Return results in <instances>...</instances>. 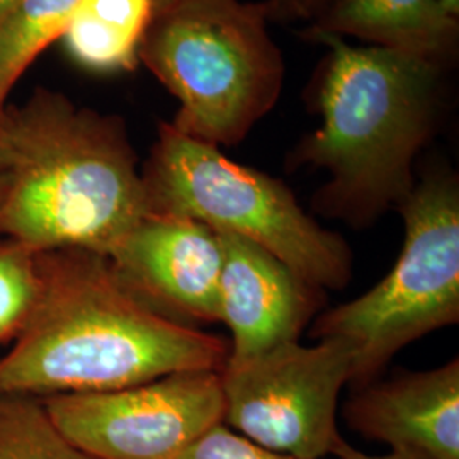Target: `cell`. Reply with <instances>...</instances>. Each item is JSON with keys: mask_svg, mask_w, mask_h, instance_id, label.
<instances>
[{"mask_svg": "<svg viewBox=\"0 0 459 459\" xmlns=\"http://www.w3.org/2000/svg\"><path fill=\"white\" fill-rule=\"evenodd\" d=\"M333 0H267L269 17L301 19L318 17Z\"/></svg>", "mask_w": 459, "mask_h": 459, "instance_id": "cell-18", "label": "cell"}, {"mask_svg": "<svg viewBox=\"0 0 459 459\" xmlns=\"http://www.w3.org/2000/svg\"><path fill=\"white\" fill-rule=\"evenodd\" d=\"M308 38L327 48L316 87L322 126L296 145L290 164L330 174L313 210L366 227L415 186L413 160L439 115L441 65L313 28Z\"/></svg>", "mask_w": 459, "mask_h": 459, "instance_id": "cell-3", "label": "cell"}, {"mask_svg": "<svg viewBox=\"0 0 459 459\" xmlns=\"http://www.w3.org/2000/svg\"><path fill=\"white\" fill-rule=\"evenodd\" d=\"M0 197H2V184H0Z\"/></svg>", "mask_w": 459, "mask_h": 459, "instance_id": "cell-23", "label": "cell"}, {"mask_svg": "<svg viewBox=\"0 0 459 459\" xmlns=\"http://www.w3.org/2000/svg\"><path fill=\"white\" fill-rule=\"evenodd\" d=\"M396 210L405 240L394 269L368 293L320 315L313 339L352 351L354 388L381 373L405 345L459 320V186L436 170L415 182Z\"/></svg>", "mask_w": 459, "mask_h": 459, "instance_id": "cell-6", "label": "cell"}, {"mask_svg": "<svg viewBox=\"0 0 459 459\" xmlns=\"http://www.w3.org/2000/svg\"><path fill=\"white\" fill-rule=\"evenodd\" d=\"M333 455L339 459H432L424 453H419L413 449H392L385 456H368L361 451L354 449L352 446H349L345 441L339 446V449Z\"/></svg>", "mask_w": 459, "mask_h": 459, "instance_id": "cell-19", "label": "cell"}, {"mask_svg": "<svg viewBox=\"0 0 459 459\" xmlns=\"http://www.w3.org/2000/svg\"><path fill=\"white\" fill-rule=\"evenodd\" d=\"M79 0H19L0 22V113L34 58L62 39Z\"/></svg>", "mask_w": 459, "mask_h": 459, "instance_id": "cell-14", "label": "cell"}, {"mask_svg": "<svg viewBox=\"0 0 459 459\" xmlns=\"http://www.w3.org/2000/svg\"><path fill=\"white\" fill-rule=\"evenodd\" d=\"M267 17L265 2L181 0L152 19L138 58L179 100L176 130L230 147L276 106L284 60Z\"/></svg>", "mask_w": 459, "mask_h": 459, "instance_id": "cell-4", "label": "cell"}, {"mask_svg": "<svg viewBox=\"0 0 459 459\" xmlns=\"http://www.w3.org/2000/svg\"><path fill=\"white\" fill-rule=\"evenodd\" d=\"M216 233L223 254L218 310L231 333L227 361L298 342L322 307L324 293L263 247L233 233Z\"/></svg>", "mask_w": 459, "mask_h": 459, "instance_id": "cell-10", "label": "cell"}, {"mask_svg": "<svg viewBox=\"0 0 459 459\" xmlns=\"http://www.w3.org/2000/svg\"><path fill=\"white\" fill-rule=\"evenodd\" d=\"M443 4L444 9L453 14L455 17H458L459 14V0H439Z\"/></svg>", "mask_w": 459, "mask_h": 459, "instance_id": "cell-21", "label": "cell"}, {"mask_svg": "<svg viewBox=\"0 0 459 459\" xmlns=\"http://www.w3.org/2000/svg\"><path fill=\"white\" fill-rule=\"evenodd\" d=\"M313 30L354 36L441 65L458 45V17L439 0H333Z\"/></svg>", "mask_w": 459, "mask_h": 459, "instance_id": "cell-12", "label": "cell"}, {"mask_svg": "<svg viewBox=\"0 0 459 459\" xmlns=\"http://www.w3.org/2000/svg\"><path fill=\"white\" fill-rule=\"evenodd\" d=\"M345 419L366 439L459 459V359L430 371L400 373L356 388Z\"/></svg>", "mask_w": 459, "mask_h": 459, "instance_id": "cell-11", "label": "cell"}, {"mask_svg": "<svg viewBox=\"0 0 459 459\" xmlns=\"http://www.w3.org/2000/svg\"><path fill=\"white\" fill-rule=\"evenodd\" d=\"M19 0H0V22L2 19L11 13V9L16 5Z\"/></svg>", "mask_w": 459, "mask_h": 459, "instance_id": "cell-22", "label": "cell"}, {"mask_svg": "<svg viewBox=\"0 0 459 459\" xmlns=\"http://www.w3.org/2000/svg\"><path fill=\"white\" fill-rule=\"evenodd\" d=\"M176 459H298L265 449L225 424H218L203 434L196 443L184 449Z\"/></svg>", "mask_w": 459, "mask_h": 459, "instance_id": "cell-17", "label": "cell"}, {"mask_svg": "<svg viewBox=\"0 0 459 459\" xmlns=\"http://www.w3.org/2000/svg\"><path fill=\"white\" fill-rule=\"evenodd\" d=\"M39 293L38 254L7 242L0 246V342L16 337Z\"/></svg>", "mask_w": 459, "mask_h": 459, "instance_id": "cell-16", "label": "cell"}, {"mask_svg": "<svg viewBox=\"0 0 459 459\" xmlns=\"http://www.w3.org/2000/svg\"><path fill=\"white\" fill-rule=\"evenodd\" d=\"M152 2V9H153V17L164 14L165 11H169L170 7H174L176 4H179L181 0H150Z\"/></svg>", "mask_w": 459, "mask_h": 459, "instance_id": "cell-20", "label": "cell"}, {"mask_svg": "<svg viewBox=\"0 0 459 459\" xmlns=\"http://www.w3.org/2000/svg\"><path fill=\"white\" fill-rule=\"evenodd\" d=\"M150 214L196 220L263 247L310 286L344 290L352 254L303 212L282 182L162 123L142 170Z\"/></svg>", "mask_w": 459, "mask_h": 459, "instance_id": "cell-5", "label": "cell"}, {"mask_svg": "<svg viewBox=\"0 0 459 459\" xmlns=\"http://www.w3.org/2000/svg\"><path fill=\"white\" fill-rule=\"evenodd\" d=\"M152 19L150 0H79L62 39L91 70H132Z\"/></svg>", "mask_w": 459, "mask_h": 459, "instance_id": "cell-13", "label": "cell"}, {"mask_svg": "<svg viewBox=\"0 0 459 459\" xmlns=\"http://www.w3.org/2000/svg\"><path fill=\"white\" fill-rule=\"evenodd\" d=\"M0 459H94L55 426L43 402L0 392Z\"/></svg>", "mask_w": 459, "mask_h": 459, "instance_id": "cell-15", "label": "cell"}, {"mask_svg": "<svg viewBox=\"0 0 459 459\" xmlns=\"http://www.w3.org/2000/svg\"><path fill=\"white\" fill-rule=\"evenodd\" d=\"M352 351L337 339L286 342L220 371L223 424L265 449L298 459L333 455L344 439L337 402L351 383Z\"/></svg>", "mask_w": 459, "mask_h": 459, "instance_id": "cell-7", "label": "cell"}, {"mask_svg": "<svg viewBox=\"0 0 459 459\" xmlns=\"http://www.w3.org/2000/svg\"><path fill=\"white\" fill-rule=\"evenodd\" d=\"M55 426L94 459H176L223 424L218 371H187L121 390L41 398Z\"/></svg>", "mask_w": 459, "mask_h": 459, "instance_id": "cell-8", "label": "cell"}, {"mask_svg": "<svg viewBox=\"0 0 459 459\" xmlns=\"http://www.w3.org/2000/svg\"><path fill=\"white\" fill-rule=\"evenodd\" d=\"M38 269L33 312L0 359V392L41 400L225 368V339L148 307L106 255L49 250L38 254Z\"/></svg>", "mask_w": 459, "mask_h": 459, "instance_id": "cell-1", "label": "cell"}, {"mask_svg": "<svg viewBox=\"0 0 459 459\" xmlns=\"http://www.w3.org/2000/svg\"><path fill=\"white\" fill-rule=\"evenodd\" d=\"M0 233L36 254L109 257L150 214L125 123L36 91L0 113Z\"/></svg>", "mask_w": 459, "mask_h": 459, "instance_id": "cell-2", "label": "cell"}, {"mask_svg": "<svg viewBox=\"0 0 459 459\" xmlns=\"http://www.w3.org/2000/svg\"><path fill=\"white\" fill-rule=\"evenodd\" d=\"M123 284L181 324L220 322L218 233L189 218L148 214L108 257Z\"/></svg>", "mask_w": 459, "mask_h": 459, "instance_id": "cell-9", "label": "cell"}]
</instances>
